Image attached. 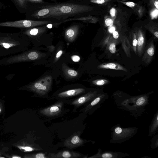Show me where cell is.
<instances>
[{
  "label": "cell",
  "mask_w": 158,
  "mask_h": 158,
  "mask_svg": "<svg viewBox=\"0 0 158 158\" xmlns=\"http://www.w3.org/2000/svg\"><path fill=\"white\" fill-rule=\"evenodd\" d=\"M93 7L80 5L65 4L40 7L33 14L35 18L47 20H60L89 12Z\"/></svg>",
  "instance_id": "obj_1"
},
{
  "label": "cell",
  "mask_w": 158,
  "mask_h": 158,
  "mask_svg": "<svg viewBox=\"0 0 158 158\" xmlns=\"http://www.w3.org/2000/svg\"><path fill=\"white\" fill-rule=\"evenodd\" d=\"M29 40L23 33H0V57L27 50Z\"/></svg>",
  "instance_id": "obj_2"
},
{
  "label": "cell",
  "mask_w": 158,
  "mask_h": 158,
  "mask_svg": "<svg viewBox=\"0 0 158 158\" xmlns=\"http://www.w3.org/2000/svg\"><path fill=\"white\" fill-rule=\"evenodd\" d=\"M52 82L51 76H44L38 81L20 87L18 90H26L39 96H43L47 94L50 90Z\"/></svg>",
  "instance_id": "obj_3"
},
{
  "label": "cell",
  "mask_w": 158,
  "mask_h": 158,
  "mask_svg": "<svg viewBox=\"0 0 158 158\" xmlns=\"http://www.w3.org/2000/svg\"><path fill=\"white\" fill-rule=\"evenodd\" d=\"M39 57V54L37 51L27 50L0 60V66L35 61L38 59Z\"/></svg>",
  "instance_id": "obj_4"
},
{
  "label": "cell",
  "mask_w": 158,
  "mask_h": 158,
  "mask_svg": "<svg viewBox=\"0 0 158 158\" xmlns=\"http://www.w3.org/2000/svg\"><path fill=\"white\" fill-rule=\"evenodd\" d=\"M138 128H122L119 125L111 129V137L110 142L111 143H121L131 138L136 134Z\"/></svg>",
  "instance_id": "obj_5"
},
{
  "label": "cell",
  "mask_w": 158,
  "mask_h": 158,
  "mask_svg": "<svg viewBox=\"0 0 158 158\" xmlns=\"http://www.w3.org/2000/svg\"><path fill=\"white\" fill-rule=\"evenodd\" d=\"M52 20H21L0 23V27L31 28L51 23Z\"/></svg>",
  "instance_id": "obj_6"
},
{
  "label": "cell",
  "mask_w": 158,
  "mask_h": 158,
  "mask_svg": "<svg viewBox=\"0 0 158 158\" xmlns=\"http://www.w3.org/2000/svg\"><path fill=\"white\" fill-rule=\"evenodd\" d=\"M108 97V95L104 93H101L91 102L87 105L84 109V112L90 114H92L99 108Z\"/></svg>",
  "instance_id": "obj_7"
},
{
  "label": "cell",
  "mask_w": 158,
  "mask_h": 158,
  "mask_svg": "<svg viewBox=\"0 0 158 158\" xmlns=\"http://www.w3.org/2000/svg\"><path fill=\"white\" fill-rule=\"evenodd\" d=\"M101 93L102 92L96 91H90L73 101L71 105H74L75 107L78 108L85 104H89Z\"/></svg>",
  "instance_id": "obj_8"
},
{
  "label": "cell",
  "mask_w": 158,
  "mask_h": 158,
  "mask_svg": "<svg viewBox=\"0 0 158 158\" xmlns=\"http://www.w3.org/2000/svg\"><path fill=\"white\" fill-rule=\"evenodd\" d=\"M63 107L62 102H59L40 111L41 113L45 116L53 117L58 116L62 112Z\"/></svg>",
  "instance_id": "obj_9"
},
{
  "label": "cell",
  "mask_w": 158,
  "mask_h": 158,
  "mask_svg": "<svg viewBox=\"0 0 158 158\" xmlns=\"http://www.w3.org/2000/svg\"><path fill=\"white\" fill-rule=\"evenodd\" d=\"M129 156V155L127 153L117 152L106 151L102 153L101 150H99L97 154L88 158H122Z\"/></svg>",
  "instance_id": "obj_10"
},
{
  "label": "cell",
  "mask_w": 158,
  "mask_h": 158,
  "mask_svg": "<svg viewBox=\"0 0 158 158\" xmlns=\"http://www.w3.org/2000/svg\"><path fill=\"white\" fill-rule=\"evenodd\" d=\"M137 38V53L139 57H141L144 51L146 43L145 37L142 31L139 29L135 33Z\"/></svg>",
  "instance_id": "obj_11"
},
{
  "label": "cell",
  "mask_w": 158,
  "mask_h": 158,
  "mask_svg": "<svg viewBox=\"0 0 158 158\" xmlns=\"http://www.w3.org/2000/svg\"><path fill=\"white\" fill-rule=\"evenodd\" d=\"M84 141L77 135H75L67 139L64 143V145L70 149H74L82 146Z\"/></svg>",
  "instance_id": "obj_12"
},
{
  "label": "cell",
  "mask_w": 158,
  "mask_h": 158,
  "mask_svg": "<svg viewBox=\"0 0 158 158\" xmlns=\"http://www.w3.org/2000/svg\"><path fill=\"white\" fill-rule=\"evenodd\" d=\"M155 50L153 41H152L147 47L143 56L142 61L146 65L151 63L154 54Z\"/></svg>",
  "instance_id": "obj_13"
},
{
  "label": "cell",
  "mask_w": 158,
  "mask_h": 158,
  "mask_svg": "<svg viewBox=\"0 0 158 158\" xmlns=\"http://www.w3.org/2000/svg\"><path fill=\"white\" fill-rule=\"evenodd\" d=\"M13 145L21 151L24 153L32 152L38 150L33 144L24 140H20Z\"/></svg>",
  "instance_id": "obj_14"
},
{
  "label": "cell",
  "mask_w": 158,
  "mask_h": 158,
  "mask_svg": "<svg viewBox=\"0 0 158 158\" xmlns=\"http://www.w3.org/2000/svg\"><path fill=\"white\" fill-rule=\"evenodd\" d=\"M82 155L78 153L70 151H64L57 153H50L48 157L52 158H78L82 156Z\"/></svg>",
  "instance_id": "obj_15"
},
{
  "label": "cell",
  "mask_w": 158,
  "mask_h": 158,
  "mask_svg": "<svg viewBox=\"0 0 158 158\" xmlns=\"http://www.w3.org/2000/svg\"><path fill=\"white\" fill-rule=\"evenodd\" d=\"M97 68L101 69H110L120 70L128 72L127 70L119 63L110 62L103 63L99 65Z\"/></svg>",
  "instance_id": "obj_16"
},
{
  "label": "cell",
  "mask_w": 158,
  "mask_h": 158,
  "mask_svg": "<svg viewBox=\"0 0 158 158\" xmlns=\"http://www.w3.org/2000/svg\"><path fill=\"white\" fill-rule=\"evenodd\" d=\"M85 90L82 88H79L68 90L59 93L58 97L61 98H67L75 96L85 92Z\"/></svg>",
  "instance_id": "obj_17"
},
{
  "label": "cell",
  "mask_w": 158,
  "mask_h": 158,
  "mask_svg": "<svg viewBox=\"0 0 158 158\" xmlns=\"http://www.w3.org/2000/svg\"><path fill=\"white\" fill-rule=\"evenodd\" d=\"M78 28L77 26H72L68 29L65 31L66 38L70 42H72L75 39L78 34Z\"/></svg>",
  "instance_id": "obj_18"
},
{
  "label": "cell",
  "mask_w": 158,
  "mask_h": 158,
  "mask_svg": "<svg viewBox=\"0 0 158 158\" xmlns=\"http://www.w3.org/2000/svg\"><path fill=\"white\" fill-rule=\"evenodd\" d=\"M158 111L155 114L150 127L149 136H151L155 134L158 129Z\"/></svg>",
  "instance_id": "obj_19"
},
{
  "label": "cell",
  "mask_w": 158,
  "mask_h": 158,
  "mask_svg": "<svg viewBox=\"0 0 158 158\" xmlns=\"http://www.w3.org/2000/svg\"><path fill=\"white\" fill-rule=\"evenodd\" d=\"M131 47L135 53H137V38L135 32L132 34L130 36L129 40Z\"/></svg>",
  "instance_id": "obj_20"
},
{
  "label": "cell",
  "mask_w": 158,
  "mask_h": 158,
  "mask_svg": "<svg viewBox=\"0 0 158 158\" xmlns=\"http://www.w3.org/2000/svg\"><path fill=\"white\" fill-rule=\"evenodd\" d=\"M63 71L66 76L69 78H74L78 75V73L75 71L70 69L66 66L63 67Z\"/></svg>",
  "instance_id": "obj_21"
},
{
  "label": "cell",
  "mask_w": 158,
  "mask_h": 158,
  "mask_svg": "<svg viewBox=\"0 0 158 158\" xmlns=\"http://www.w3.org/2000/svg\"><path fill=\"white\" fill-rule=\"evenodd\" d=\"M122 44L123 49L128 57H130V47H131L129 40H122Z\"/></svg>",
  "instance_id": "obj_22"
},
{
  "label": "cell",
  "mask_w": 158,
  "mask_h": 158,
  "mask_svg": "<svg viewBox=\"0 0 158 158\" xmlns=\"http://www.w3.org/2000/svg\"><path fill=\"white\" fill-rule=\"evenodd\" d=\"M117 41L112 39H110L108 42V47L110 52L112 54L115 53L116 52Z\"/></svg>",
  "instance_id": "obj_23"
},
{
  "label": "cell",
  "mask_w": 158,
  "mask_h": 158,
  "mask_svg": "<svg viewBox=\"0 0 158 158\" xmlns=\"http://www.w3.org/2000/svg\"><path fill=\"white\" fill-rule=\"evenodd\" d=\"M46 154L42 153H39L35 154H27L25 155L24 158H46Z\"/></svg>",
  "instance_id": "obj_24"
},
{
  "label": "cell",
  "mask_w": 158,
  "mask_h": 158,
  "mask_svg": "<svg viewBox=\"0 0 158 158\" xmlns=\"http://www.w3.org/2000/svg\"><path fill=\"white\" fill-rule=\"evenodd\" d=\"M109 81L105 79H98L92 82V83L94 85L97 86H103L108 84Z\"/></svg>",
  "instance_id": "obj_25"
},
{
  "label": "cell",
  "mask_w": 158,
  "mask_h": 158,
  "mask_svg": "<svg viewBox=\"0 0 158 158\" xmlns=\"http://www.w3.org/2000/svg\"><path fill=\"white\" fill-rule=\"evenodd\" d=\"M158 135L157 134L151 141V148L153 149H156L158 147Z\"/></svg>",
  "instance_id": "obj_26"
},
{
  "label": "cell",
  "mask_w": 158,
  "mask_h": 158,
  "mask_svg": "<svg viewBox=\"0 0 158 158\" xmlns=\"http://www.w3.org/2000/svg\"><path fill=\"white\" fill-rule=\"evenodd\" d=\"M110 1L111 0H90L92 3L97 4H103Z\"/></svg>",
  "instance_id": "obj_27"
},
{
  "label": "cell",
  "mask_w": 158,
  "mask_h": 158,
  "mask_svg": "<svg viewBox=\"0 0 158 158\" xmlns=\"http://www.w3.org/2000/svg\"><path fill=\"white\" fill-rule=\"evenodd\" d=\"M105 25L109 27H111L114 25V22L111 19L108 18L106 19L105 21Z\"/></svg>",
  "instance_id": "obj_28"
},
{
  "label": "cell",
  "mask_w": 158,
  "mask_h": 158,
  "mask_svg": "<svg viewBox=\"0 0 158 158\" xmlns=\"http://www.w3.org/2000/svg\"><path fill=\"white\" fill-rule=\"evenodd\" d=\"M4 156H5L6 158H21L22 157L20 156L15 154H9L8 153H5Z\"/></svg>",
  "instance_id": "obj_29"
},
{
  "label": "cell",
  "mask_w": 158,
  "mask_h": 158,
  "mask_svg": "<svg viewBox=\"0 0 158 158\" xmlns=\"http://www.w3.org/2000/svg\"><path fill=\"white\" fill-rule=\"evenodd\" d=\"M109 12L110 16L111 17L113 18L115 17L117 13V10L116 8H111Z\"/></svg>",
  "instance_id": "obj_30"
},
{
  "label": "cell",
  "mask_w": 158,
  "mask_h": 158,
  "mask_svg": "<svg viewBox=\"0 0 158 158\" xmlns=\"http://www.w3.org/2000/svg\"><path fill=\"white\" fill-rule=\"evenodd\" d=\"M5 110V105L3 101L0 99V116L3 114Z\"/></svg>",
  "instance_id": "obj_31"
},
{
  "label": "cell",
  "mask_w": 158,
  "mask_h": 158,
  "mask_svg": "<svg viewBox=\"0 0 158 158\" xmlns=\"http://www.w3.org/2000/svg\"><path fill=\"white\" fill-rule=\"evenodd\" d=\"M120 2L130 8L133 7L135 6V4L132 2Z\"/></svg>",
  "instance_id": "obj_32"
},
{
  "label": "cell",
  "mask_w": 158,
  "mask_h": 158,
  "mask_svg": "<svg viewBox=\"0 0 158 158\" xmlns=\"http://www.w3.org/2000/svg\"><path fill=\"white\" fill-rule=\"evenodd\" d=\"M72 60L74 62H77L81 60V58L77 55H73L71 57Z\"/></svg>",
  "instance_id": "obj_33"
},
{
  "label": "cell",
  "mask_w": 158,
  "mask_h": 158,
  "mask_svg": "<svg viewBox=\"0 0 158 158\" xmlns=\"http://www.w3.org/2000/svg\"><path fill=\"white\" fill-rule=\"evenodd\" d=\"M150 3L151 5H153L157 9H158V0H150Z\"/></svg>",
  "instance_id": "obj_34"
},
{
  "label": "cell",
  "mask_w": 158,
  "mask_h": 158,
  "mask_svg": "<svg viewBox=\"0 0 158 158\" xmlns=\"http://www.w3.org/2000/svg\"><path fill=\"white\" fill-rule=\"evenodd\" d=\"M113 37L115 39H118L119 37V34L118 32L116 31H115L112 33Z\"/></svg>",
  "instance_id": "obj_35"
},
{
  "label": "cell",
  "mask_w": 158,
  "mask_h": 158,
  "mask_svg": "<svg viewBox=\"0 0 158 158\" xmlns=\"http://www.w3.org/2000/svg\"><path fill=\"white\" fill-rule=\"evenodd\" d=\"M19 5L21 6H24L26 3V0H17Z\"/></svg>",
  "instance_id": "obj_36"
},
{
  "label": "cell",
  "mask_w": 158,
  "mask_h": 158,
  "mask_svg": "<svg viewBox=\"0 0 158 158\" xmlns=\"http://www.w3.org/2000/svg\"><path fill=\"white\" fill-rule=\"evenodd\" d=\"M158 9H157L156 10V11H154V12L152 14H151V16L152 17H153V18H155L156 17H157V15H158Z\"/></svg>",
  "instance_id": "obj_37"
},
{
  "label": "cell",
  "mask_w": 158,
  "mask_h": 158,
  "mask_svg": "<svg viewBox=\"0 0 158 158\" xmlns=\"http://www.w3.org/2000/svg\"><path fill=\"white\" fill-rule=\"evenodd\" d=\"M116 29L114 27L111 26L108 28V31L110 33H112L115 31Z\"/></svg>",
  "instance_id": "obj_38"
},
{
  "label": "cell",
  "mask_w": 158,
  "mask_h": 158,
  "mask_svg": "<svg viewBox=\"0 0 158 158\" xmlns=\"http://www.w3.org/2000/svg\"><path fill=\"white\" fill-rule=\"evenodd\" d=\"M62 50H60L58 52L57 54H56V58L57 59L61 57V56L62 55Z\"/></svg>",
  "instance_id": "obj_39"
},
{
  "label": "cell",
  "mask_w": 158,
  "mask_h": 158,
  "mask_svg": "<svg viewBox=\"0 0 158 158\" xmlns=\"http://www.w3.org/2000/svg\"><path fill=\"white\" fill-rule=\"evenodd\" d=\"M29 1L36 3H41L43 2V0H29Z\"/></svg>",
  "instance_id": "obj_40"
},
{
  "label": "cell",
  "mask_w": 158,
  "mask_h": 158,
  "mask_svg": "<svg viewBox=\"0 0 158 158\" xmlns=\"http://www.w3.org/2000/svg\"><path fill=\"white\" fill-rule=\"evenodd\" d=\"M5 153L2 150H0V156L1 155H3L4 156V155Z\"/></svg>",
  "instance_id": "obj_41"
}]
</instances>
